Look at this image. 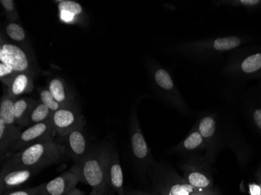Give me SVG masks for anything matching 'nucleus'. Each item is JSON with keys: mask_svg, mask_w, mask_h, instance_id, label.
<instances>
[{"mask_svg": "<svg viewBox=\"0 0 261 195\" xmlns=\"http://www.w3.org/2000/svg\"><path fill=\"white\" fill-rule=\"evenodd\" d=\"M65 155L64 146L57 141L39 142L24 150L12 154L3 165L41 170L61 162Z\"/></svg>", "mask_w": 261, "mask_h": 195, "instance_id": "obj_3", "label": "nucleus"}, {"mask_svg": "<svg viewBox=\"0 0 261 195\" xmlns=\"http://www.w3.org/2000/svg\"><path fill=\"white\" fill-rule=\"evenodd\" d=\"M23 127L18 125H7L0 120V156L1 160L7 159L11 155L13 145L20 135Z\"/></svg>", "mask_w": 261, "mask_h": 195, "instance_id": "obj_19", "label": "nucleus"}, {"mask_svg": "<svg viewBox=\"0 0 261 195\" xmlns=\"http://www.w3.org/2000/svg\"><path fill=\"white\" fill-rule=\"evenodd\" d=\"M4 30L5 32L4 35L10 42H14L16 45L25 48L27 50L33 52L30 38L20 23L9 21L7 20L4 22Z\"/></svg>", "mask_w": 261, "mask_h": 195, "instance_id": "obj_20", "label": "nucleus"}, {"mask_svg": "<svg viewBox=\"0 0 261 195\" xmlns=\"http://www.w3.org/2000/svg\"><path fill=\"white\" fill-rule=\"evenodd\" d=\"M53 114H54V113L46 105H44L41 102H37L32 112H31L30 116H29L27 127L32 125V124L51 121Z\"/></svg>", "mask_w": 261, "mask_h": 195, "instance_id": "obj_23", "label": "nucleus"}, {"mask_svg": "<svg viewBox=\"0 0 261 195\" xmlns=\"http://www.w3.org/2000/svg\"><path fill=\"white\" fill-rule=\"evenodd\" d=\"M14 99L4 94L0 101V120L7 125H17L14 113Z\"/></svg>", "mask_w": 261, "mask_h": 195, "instance_id": "obj_24", "label": "nucleus"}, {"mask_svg": "<svg viewBox=\"0 0 261 195\" xmlns=\"http://www.w3.org/2000/svg\"><path fill=\"white\" fill-rule=\"evenodd\" d=\"M130 147L135 163L142 171L150 170L155 164L149 145L145 139L138 120L137 113L133 111L129 122Z\"/></svg>", "mask_w": 261, "mask_h": 195, "instance_id": "obj_7", "label": "nucleus"}, {"mask_svg": "<svg viewBox=\"0 0 261 195\" xmlns=\"http://www.w3.org/2000/svg\"><path fill=\"white\" fill-rule=\"evenodd\" d=\"M253 120L256 127L261 130V108H257L253 113Z\"/></svg>", "mask_w": 261, "mask_h": 195, "instance_id": "obj_30", "label": "nucleus"}, {"mask_svg": "<svg viewBox=\"0 0 261 195\" xmlns=\"http://www.w3.org/2000/svg\"><path fill=\"white\" fill-rule=\"evenodd\" d=\"M174 150L180 153H193L201 150H206V145L197 127L195 125L189 132L187 137L179 144L176 145Z\"/></svg>", "mask_w": 261, "mask_h": 195, "instance_id": "obj_21", "label": "nucleus"}, {"mask_svg": "<svg viewBox=\"0 0 261 195\" xmlns=\"http://www.w3.org/2000/svg\"><path fill=\"white\" fill-rule=\"evenodd\" d=\"M39 172L34 169L3 165L0 174V193L15 190Z\"/></svg>", "mask_w": 261, "mask_h": 195, "instance_id": "obj_10", "label": "nucleus"}, {"mask_svg": "<svg viewBox=\"0 0 261 195\" xmlns=\"http://www.w3.org/2000/svg\"><path fill=\"white\" fill-rule=\"evenodd\" d=\"M39 102L46 105L53 113H55L56 111L59 110V109H61V108L64 107L54 99L52 94L50 93L49 89L47 88H42V89H39Z\"/></svg>", "mask_w": 261, "mask_h": 195, "instance_id": "obj_26", "label": "nucleus"}, {"mask_svg": "<svg viewBox=\"0 0 261 195\" xmlns=\"http://www.w3.org/2000/svg\"><path fill=\"white\" fill-rule=\"evenodd\" d=\"M55 3L58 7L59 19L62 23L86 27V13L79 3L74 0H60Z\"/></svg>", "mask_w": 261, "mask_h": 195, "instance_id": "obj_14", "label": "nucleus"}, {"mask_svg": "<svg viewBox=\"0 0 261 195\" xmlns=\"http://www.w3.org/2000/svg\"><path fill=\"white\" fill-rule=\"evenodd\" d=\"M181 169L185 180L190 185L201 191L211 190L213 186L212 177L198 159H191L186 163L181 164Z\"/></svg>", "mask_w": 261, "mask_h": 195, "instance_id": "obj_12", "label": "nucleus"}, {"mask_svg": "<svg viewBox=\"0 0 261 195\" xmlns=\"http://www.w3.org/2000/svg\"><path fill=\"white\" fill-rule=\"evenodd\" d=\"M36 103L37 102L30 97H20L14 100V118L17 125L27 127L29 116Z\"/></svg>", "mask_w": 261, "mask_h": 195, "instance_id": "obj_22", "label": "nucleus"}, {"mask_svg": "<svg viewBox=\"0 0 261 195\" xmlns=\"http://www.w3.org/2000/svg\"><path fill=\"white\" fill-rule=\"evenodd\" d=\"M39 185L30 188L20 189V190H12L0 193V195H38Z\"/></svg>", "mask_w": 261, "mask_h": 195, "instance_id": "obj_28", "label": "nucleus"}, {"mask_svg": "<svg viewBox=\"0 0 261 195\" xmlns=\"http://www.w3.org/2000/svg\"><path fill=\"white\" fill-rule=\"evenodd\" d=\"M234 3L240 4L242 6H245V7H252L259 5L261 1H259V0H240V1H237V2Z\"/></svg>", "mask_w": 261, "mask_h": 195, "instance_id": "obj_29", "label": "nucleus"}, {"mask_svg": "<svg viewBox=\"0 0 261 195\" xmlns=\"http://www.w3.org/2000/svg\"><path fill=\"white\" fill-rule=\"evenodd\" d=\"M40 71L34 52L10 42L1 32L0 36V80L6 86L14 76L29 73L37 76Z\"/></svg>", "mask_w": 261, "mask_h": 195, "instance_id": "obj_2", "label": "nucleus"}, {"mask_svg": "<svg viewBox=\"0 0 261 195\" xmlns=\"http://www.w3.org/2000/svg\"><path fill=\"white\" fill-rule=\"evenodd\" d=\"M52 124L59 138H64L71 130L85 127L86 120L79 104L63 107L53 114Z\"/></svg>", "mask_w": 261, "mask_h": 195, "instance_id": "obj_9", "label": "nucleus"}, {"mask_svg": "<svg viewBox=\"0 0 261 195\" xmlns=\"http://www.w3.org/2000/svg\"><path fill=\"white\" fill-rule=\"evenodd\" d=\"M56 134L52 121L44 122L40 124H32L22 130L11 149L12 154L24 150L32 145L45 142L54 140Z\"/></svg>", "mask_w": 261, "mask_h": 195, "instance_id": "obj_8", "label": "nucleus"}, {"mask_svg": "<svg viewBox=\"0 0 261 195\" xmlns=\"http://www.w3.org/2000/svg\"><path fill=\"white\" fill-rule=\"evenodd\" d=\"M46 88L49 89L54 99L63 106H71L77 104L74 93L69 89L68 85L62 77L57 76L51 77Z\"/></svg>", "mask_w": 261, "mask_h": 195, "instance_id": "obj_18", "label": "nucleus"}, {"mask_svg": "<svg viewBox=\"0 0 261 195\" xmlns=\"http://www.w3.org/2000/svg\"><path fill=\"white\" fill-rule=\"evenodd\" d=\"M149 171L162 195H194L201 192L174 171L161 165L154 164Z\"/></svg>", "mask_w": 261, "mask_h": 195, "instance_id": "obj_6", "label": "nucleus"}, {"mask_svg": "<svg viewBox=\"0 0 261 195\" xmlns=\"http://www.w3.org/2000/svg\"><path fill=\"white\" fill-rule=\"evenodd\" d=\"M136 195H156L150 194V193H143V192H136Z\"/></svg>", "mask_w": 261, "mask_h": 195, "instance_id": "obj_32", "label": "nucleus"}, {"mask_svg": "<svg viewBox=\"0 0 261 195\" xmlns=\"http://www.w3.org/2000/svg\"><path fill=\"white\" fill-rule=\"evenodd\" d=\"M124 195H136V192H125L124 191Z\"/></svg>", "mask_w": 261, "mask_h": 195, "instance_id": "obj_34", "label": "nucleus"}, {"mask_svg": "<svg viewBox=\"0 0 261 195\" xmlns=\"http://www.w3.org/2000/svg\"><path fill=\"white\" fill-rule=\"evenodd\" d=\"M111 145L101 144L92 147L83 159L74 162L70 169L80 179L102 195H111L113 190L107 180V163Z\"/></svg>", "mask_w": 261, "mask_h": 195, "instance_id": "obj_1", "label": "nucleus"}, {"mask_svg": "<svg viewBox=\"0 0 261 195\" xmlns=\"http://www.w3.org/2000/svg\"><path fill=\"white\" fill-rule=\"evenodd\" d=\"M149 74L152 87L156 93L180 113L187 114L189 110L187 105L176 87L169 72L158 63L152 61L149 65Z\"/></svg>", "mask_w": 261, "mask_h": 195, "instance_id": "obj_4", "label": "nucleus"}, {"mask_svg": "<svg viewBox=\"0 0 261 195\" xmlns=\"http://www.w3.org/2000/svg\"><path fill=\"white\" fill-rule=\"evenodd\" d=\"M65 195H85L84 193L82 191V190H79V189L77 188H74L71 191L69 192V193H67V194Z\"/></svg>", "mask_w": 261, "mask_h": 195, "instance_id": "obj_31", "label": "nucleus"}, {"mask_svg": "<svg viewBox=\"0 0 261 195\" xmlns=\"http://www.w3.org/2000/svg\"><path fill=\"white\" fill-rule=\"evenodd\" d=\"M0 4L2 6L3 10L7 20L20 23L18 10L14 0H0Z\"/></svg>", "mask_w": 261, "mask_h": 195, "instance_id": "obj_27", "label": "nucleus"}, {"mask_svg": "<svg viewBox=\"0 0 261 195\" xmlns=\"http://www.w3.org/2000/svg\"><path fill=\"white\" fill-rule=\"evenodd\" d=\"M107 180L108 186L118 195H124V174L117 150L110 146L107 163Z\"/></svg>", "mask_w": 261, "mask_h": 195, "instance_id": "obj_15", "label": "nucleus"}, {"mask_svg": "<svg viewBox=\"0 0 261 195\" xmlns=\"http://www.w3.org/2000/svg\"><path fill=\"white\" fill-rule=\"evenodd\" d=\"M198 130L204 139L209 160L214 158L218 149V126L216 120L212 115H206L196 124Z\"/></svg>", "mask_w": 261, "mask_h": 195, "instance_id": "obj_16", "label": "nucleus"}, {"mask_svg": "<svg viewBox=\"0 0 261 195\" xmlns=\"http://www.w3.org/2000/svg\"><path fill=\"white\" fill-rule=\"evenodd\" d=\"M240 69L246 74H254L261 70V52L252 54L245 58L240 64Z\"/></svg>", "mask_w": 261, "mask_h": 195, "instance_id": "obj_25", "label": "nucleus"}, {"mask_svg": "<svg viewBox=\"0 0 261 195\" xmlns=\"http://www.w3.org/2000/svg\"><path fill=\"white\" fill-rule=\"evenodd\" d=\"M79 182V177L69 170L54 180L40 184L38 195H65L75 188Z\"/></svg>", "mask_w": 261, "mask_h": 195, "instance_id": "obj_13", "label": "nucleus"}, {"mask_svg": "<svg viewBox=\"0 0 261 195\" xmlns=\"http://www.w3.org/2000/svg\"><path fill=\"white\" fill-rule=\"evenodd\" d=\"M85 127H77L71 130L67 136L61 139L65 155L72 158L74 162L82 160L89 153L92 147L84 133Z\"/></svg>", "mask_w": 261, "mask_h": 195, "instance_id": "obj_11", "label": "nucleus"}, {"mask_svg": "<svg viewBox=\"0 0 261 195\" xmlns=\"http://www.w3.org/2000/svg\"><path fill=\"white\" fill-rule=\"evenodd\" d=\"M242 39L237 36H225L215 39L185 42L178 46L180 52L189 57L206 59L218 53L232 50L240 46Z\"/></svg>", "mask_w": 261, "mask_h": 195, "instance_id": "obj_5", "label": "nucleus"}, {"mask_svg": "<svg viewBox=\"0 0 261 195\" xmlns=\"http://www.w3.org/2000/svg\"><path fill=\"white\" fill-rule=\"evenodd\" d=\"M35 77L36 76L29 73L17 74L7 85L5 93L14 100L23 97V95L32 93L35 87L34 80Z\"/></svg>", "mask_w": 261, "mask_h": 195, "instance_id": "obj_17", "label": "nucleus"}, {"mask_svg": "<svg viewBox=\"0 0 261 195\" xmlns=\"http://www.w3.org/2000/svg\"><path fill=\"white\" fill-rule=\"evenodd\" d=\"M89 195H102V194H100V193H98V192L96 191V190H92V191L91 192V193Z\"/></svg>", "mask_w": 261, "mask_h": 195, "instance_id": "obj_33", "label": "nucleus"}]
</instances>
